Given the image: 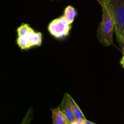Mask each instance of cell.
<instances>
[{"instance_id": "obj_11", "label": "cell", "mask_w": 124, "mask_h": 124, "mask_svg": "<svg viewBox=\"0 0 124 124\" xmlns=\"http://www.w3.org/2000/svg\"><path fill=\"white\" fill-rule=\"evenodd\" d=\"M122 47L123 48L124 47V29L122 33Z\"/></svg>"}, {"instance_id": "obj_3", "label": "cell", "mask_w": 124, "mask_h": 124, "mask_svg": "<svg viewBox=\"0 0 124 124\" xmlns=\"http://www.w3.org/2000/svg\"><path fill=\"white\" fill-rule=\"evenodd\" d=\"M102 8V18L98 29V39L104 46H109L113 42L114 22L107 8L105 6Z\"/></svg>"}, {"instance_id": "obj_1", "label": "cell", "mask_w": 124, "mask_h": 124, "mask_svg": "<svg viewBox=\"0 0 124 124\" xmlns=\"http://www.w3.org/2000/svg\"><path fill=\"white\" fill-rule=\"evenodd\" d=\"M105 7L113 18L117 40L122 46V33L124 29V0H108Z\"/></svg>"}, {"instance_id": "obj_8", "label": "cell", "mask_w": 124, "mask_h": 124, "mask_svg": "<svg viewBox=\"0 0 124 124\" xmlns=\"http://www.w3.org/2000/svg\"><path fill=\"white\" fill-rule=\"evenodd\" d=\"M76 15H77V11L72 6H68L65 8L63 16L71 24L73 23Z\"/></svg>"}, {"instance_id": "obj_10", "label": "cell", "mask_w": 124, "mask_h": 124, "mask_svg": "<svg viewBox=\"0 0 124 124\" xmlns=\"http://www.w3.org/2000/svg\"><path fill=\"white\" fill-rule=\"evenodd\" d=\"M96 1H98V3L101 4L102 7L106 6L108 1V0H96Z\"/></svg>"}, {"instance_id": "obj_5", "label": "cell", "mask_w": 124, "mask_h": 124, "mask_svg": "<svg viewBox=\"0 0 124 124\" xmlns=\"http://www.w3.org/2000/svg\"><path fill=\"white\" fill-rule=\"evenodd\" d=\"M61 111L63 113L66 120V124H72L76 120L69 99V94H66L59 107Z\"/></svg>"}, {"instance_id": "obj_7", "label": "cell", "mask_w": 124, "mask_h": 124, "mask_svg": "<svg viewBox=\"0 0 124 124\" xmlns=\"http://www.w3.org/2000/svg\"><path fill=\"white\" fill-rule=\"evenodd\" d=\"M69 99H70V104H71V107H72V111H73L76 120H80V121L82 122L85 120L86 118L85 117L84 114H83V113H82V111H81V109H80L78 105L76 103V102L74 101V99L72 98V97L70 96V95H69Z\"/></svg>"}, {"instance_id": "obj_13", "label": "cell", "mask_w": 124, "mask_h": 124, "mask_svg": "<svg viewBox=\"0 0 124 124\" xmlns=\"http://www.w3.org/2000/svg\"><path fill=\"white\" fill-rule=\"evenodd\" d=\"M83 122L80 121V120H76L72 124H83Z\"/></svg>"}, {"instance_id": "obj_4", "label": "cell", "mask_w": 124, "mask_h": 124, "mask_svg": "<svg viewBox=\"0 0 124 124\" xmlns=\"http://www.w3.org/2000/svg\"><path fill=\"white\" fill-rule=\"evenodd\" d=\"M71 28V24L62 16L51 21L48 26V31L56 39H62L68 36Z\"/></svg>"}, {"instance_id": "obj_6", "label": "cell", "mask_w": 124, "mask_h": 124, "mask_svg": "<svg viewBox=\"0 0 124 124\" xmlns=\"http://www.w3.org/2000/svg\"><path fill=\"white\" fill-rule=\"evenodd\" d=\"M52 117L53 124H66V118L59 107L52 109Z\"/></svg>"}, {"instance_id": "obj_12", "label": "cell", "mask_w": 124, "mask_h": 124, "mask_svg": "<svg viewBox=\"0 0 124 124\" xmlns=\"http://www.w3.org/2000/svg\"><path fill=\"white\" fill-rule=\"evenodd\" d=\"M83 124H95V123H94V122H91V121H89V120H88L86 119L85 120H84V121H83Z\"/></svg>"}, {"instance_id": "obj_2", "label": "cell", "mask_w": 124, "mask_h": 124, "mask_svg": "<svg viewBox=\"0 0 124 124\" xmlns=\"http://www.w3.org/2000/svg\"><path fill=\"white\" fill-rule=\"evenodd\" d=\"M17 44L21 49H27L35 46H40L42 35L36 32L27 24H23L18 28Z\"/></svg>"}, {"instance_id": "obj_9", "label": "cell", "mask_w": 124, "mask_h": 124, "mask_svg": "<svg viewBox=\"0 0 124 124\" xmlns=\"http://www.w3.org/2000/svg\"><path fill=\"white\" fill-rule=\"evenodd\" d=\"M32 119V111H29L26 115L24 117L23 119L22 122L20 124H30L31 120Z\"/></svg>"}, {"instance_id": "obj_14", "label": "cell", "mask_w": 124, "mask_h": 124, "mask_svg": "<svg viewBox=\"0 0 124 124\" xmlns=\"http://www.w3.org/2000/svg\"><path fill=\"white\" fill-rule=\"evenodd\" d=\"M120 63H121L122 66L123 68H124V55H123L121 61H120Z\"/></svg>"}]
</instances>
